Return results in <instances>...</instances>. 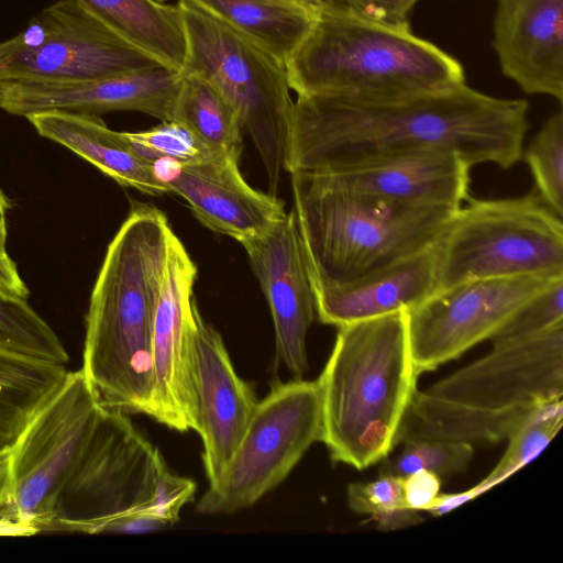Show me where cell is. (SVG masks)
I'll use <instances>...</instances> for the list:
<instances>
[{
    "mask_svg": "<svg viewBox=\"0 0 563 563\" xmlns=\"http://www.w3.org/2000/svg\"><path fill=\"white\" fill-rule=\"evenodd\" d=\"M11 208L9 198L0 188V255H8L7 238H8V211Z\"/></svg>",
    "mask_w": 563,
    "mask_h": 563,
    "instance_id": "39",
    "label": "cell"
},
{
    "mask_svg": "<svg viewBox=\"0 0 563 563\" xmlns=\"http://www.w3.org/2000/svg\"><path fill=\"white\" fill-rule=\"evenodd\" d=\"M186 125L212 150L239 159L242 121L234 106L207 79L180 74L172 120Z\"/></svg>",
    "mask_w": 563,
    "mask_h": 563,
    "instance_id": "27",
    "label": "cell"
},
{
    "mask_svg": "<svg viewBox=\"0 0 563 563\" xmlns=\"http://www.w3.org/2000/svg\"><path fill=\"white\" fill-rule=\"evenodd\" d=\"M442 481L437 474L420 470L402 477L404 500L407 507L421 511L441 493Z\"/></svg>",
    "mask_w": 563,
    "mask_h": 563,
    "instance_id": "36",
    "label": "cell"
},
{
    "mask_svg": "<svg viewBox=\"0 0 563 563\" xmlns=\"http://www.w3.org/2000/svg\"><path fill=\"white\" fill-rule=\"evenodd\" d=\"M471 168L455 152L427 150L319 173L350 190L382 200L459 208L470 198Z\"/></svg>",
    "mask_w": 563,
    "mask_h": 563,
    "instance_id": "19",
    "label": "cell"
},
{
    "mask_svg": "<svg viewBox=\"0 0 563 563\" xmlns=\"http://www.w3.org/2000/svg\"><path fill=\"white\" fill-rule=\"evenodd\" d=\"M321 9H329L368 20L401 24L419 0H319Z\"/></svg>",
    "mask_w": 563,
    "mask_h": 563,
    "instance_id": "35",
    "label": "cell"
},
{
    "mask_svg": "<svg viewBox=\"0 0 563 563\" xmlns=\"http://www.w3.org/2000/svg\"><path fill=\"white\" fill-rule=\"evenodd\" d=\"M25 118L40 135L67 147L121 186L151 196L169 192L155 163L140 156L124 132L109 129L98 115L49 110Z\"/></svg>",
    "mask_w": 563,
    "mask_h": 563,
    "instance_id": "22",
    "label": "cell"
},
{
    "mask_svg": "<svg viewBox=\"0 0 563 563\" xmlns=\"http://www.w3.org/2000/svg\"><path fill=\"white\" fill-rule=\"evenodd\" d=\"M321 394L317 380L277 382L258 401L230 461L200 497L201 515L233 514L278 486L308 449L321 441Z\"/></svg>",
    "mask_w": 563,
    "mask_h": 563,
    "instance_id": "10",
    "label": "cell"
},
{
    "mask_svg": "<svg viewBox=\"0 0 563 563\" xmlns=\"http://www.w3.org/2000/svg\"><path fill=\"white\" fill-rule=\"evenodd\" d=\"M560 279L563 276L473 279L406 310L417 373L433 371L490 339L525 303Z\"/></svg>",
    "mask_w": 563,
    "mask_h": 563,
    "instance_id": "12",
    "label": "cell"
},
{
    "mask_svg": "<svg viewBox=\"0 0 563 563\" xmlns=\"http://www.w3.org/2000/svg\"><path fill=\"white\" fill-rule=\"evenodd\" d=\"M198 393L197 433L209 482L216 479L239 445L257 407L253 387L235 372L220 333L195 312Z\"/></svg>",
    "mask_w": 563,
    "mask_h": 563,
    "instance_id": "18",
    "label": "cell"
},
{
    "mask_svg": "<svg viewBox=\"0 0 563 563\" xmlns=\"http://www.w3.org/2000/svg\"><path fill=\"white\" fill-rule=\"evenodd\" d=\"M477 493L475 488L467 489L461 493L454 494H439L437 498H434L430 505L424 509V511L429 512L434 517L442 516L454 508L463 505L477 497Z\"/></svg>",
    "mask_w": 563,
    "mask_h": 563,
    "instance_id": "38",
    "label": "cell"
},
{
    "mask_svg": "<svg viewBox=\"0 0 563 563\" xmlns=\"http://www.w3.org/2000/svg\"><path fill=\"white\" fill-rule=\"evenodd\" d=\"M173 229L135 203L108 245L85 319L81 371L102 407L151 417L153 323Z\"/></svg>",
    "mask_w": 563,
    "mask_h": 563,
    "instance_id": "2",
    "label": "cell"
},
{
    "mask_svg": "<svg viewBox=\"0 0 563 563\" xmlns=\"http://www.w3.org/2000/svg\"><path fill=\"white\" fill-rule=\"evenodd\" d=\"M167 468L159 450L126 413L102 407L46 531L99 533L106 522L144 509L174 525L158 500Z\"/></svg>",
    "mask_w": 563,
    "mask_h": 563,
    "instance_id": "9",
    "label": "cell"
},
{
    "mask_svg": "<svg viewBox=\"0 0 563 563\" xmlns=\"http://www.w3.org/2000/svg\"><path fill=\"white\" fill-rule=\"evenodd\" d=\"M529 103L466 82L386 99L302 95L294 101L286 170L328 172L427 150L457 153L471 167L521 161Z\"/></svg>",
    "mask_w": 563,
    "mask_h": 563,
    "instance_id": "1",
    "label": "cell"
},
{
    "mask_svg": "<svg viewBox=\"0 0 563 563\" xmlns=\"http://www.w3.org/2000/svg\"><path fill=\"white\" fill-rule=\"evenodd\" d=\"M433 244L395 265L352 283L314 288L316 312L324 324L341 327L400 309H411L434 294Z\"/></svg>",
    "mask_w": 563,
    "mask_h": 563,
    "instance_id": "21",
    "label": "cell"
},
{
    "mask_svg": "<svg viewBox=\"0 0 563 563\" xmlns=\"http://www.w3.org/2000/svg\"><path fill=\"white\" fill-rule=\"evenodd\" d=\"M101 409L82 371L67 372L0 463V518L47 530Z\"/></svg>",
    "mask_w": 563,
    "mask_h": 563,
    "instance_id": "8",
    "label": "cell"
},
{
    "mask_svg": "<svg viewBox=\"0 0 563 563\" xmlns=\"http://www.w3.org/2000/svg\"><path fill=\"white\" fill-rule=\"evenodd\" d=\"M494 48L525 92L563 101V0H497Z\"/></svg>",
    "mask_w": 563,
    "mask_h": 563,
    "instance_id": "20",
    "label": "cell"
},
{
    "mask_svg": "<svg viewBox=\"0 0 563 563\" xmlns=\"http://www.w3.org/2000/svg\"><path fill=\"white\" fill-rule=\"evenodd\" d=\"M433 243L434 294L481 278L563 276V221L533 188L512 198H468Z\"/></svg>",
    "mask_w": 563,
    "mask_h": 563,
    "instance_id": "7",
    "label": "cell"
},
{
    "mask_svg": "<svg viewBox=\"0 0 563 563\" xmlns=\"http://www.w3.org/2000/svg\"><path fill=\"white\" fill-rule=\"evenodd\" d=\"M402 444L395 457L385 459L380 475L405 477L426 470L442 478L464 471L474 454L473 444L467 442L415 439Z\"/></svg>",
    "mask_w": 563,
    "mask_h": 563,
    "instance_id": "33",
    "label": "cell"
},
{
    "mask_svg": "<svg viewBox=\"0 0 563 563\" xmlns=\"http://www.w3.org/2000/svg\"><path fill=\"white\" fill-rule=\"evenodd\" d=\"M156 65L74 0L53 3L0 42V82L86 80Z\"/></svg>",
    "mask_w": 563,
    "mask_h": 563,
    "instance_id": "11",
    "label": "cell"
},
{
    "mask_svg": "<svg viewBox=\"0 0 563 563\" xmlns=\"http://www.w3.org/2000/svg\"><path fill=\"white\" fill-rule=\"evenodd\" d=\"M331 355L317 379L321 441L334 462L364 470L388 457L418 389L407 311L338 328Z\"/></svg>",
    "mask_w": 563,
    "mask_h": 563,
    "instance_id": "3",
    "label": "cell"
},
{
    "mask_svg": "<svg viewBox=\"0 0 563 563\" xmlns=\"http://www.w3.org/2000/svg\"><path fill=\"white\" fill-rule=\"evenodd\" d=\"M563 321V279L525 303L489 340L493 346L515 342Z\"/></svg>",
    "mask_w": 563,
    "mask_h": 563,
    "instance_id": "34",
    "label": "cell"
},
{
    "mask_svg": "<svg viewBox=\"0 0 563 563\" xmlns=\"http://www.w3.org/2000/svg\"><path fill=\"white\" fill-rule=\"evenodd\" d=\"M289 174L313 289L352 283L430 247L457 209L382 200L319 172Z\"/></svg>",
    "mask_w": 563,
    "mask_h": 563,
    "instance_id": "4",
    "label": "cell"
},
{
    "mask_svg": "<svg viewBox=\"0 0 563 563\" xmlns=\"http://www.w3.org/2000/svg\"><path fill=\"white\" fill-rule=\"evenodd\" d=\"M5 452H7V450H4V451H0V463H1V461H2V459H3V456H4V454H5Z\"/></svg>",
    "mask_w": 563,
    "mask_h": 563,
    "instance_id": "41",
    "label": "cell"
},
{
    "mask_svg": "<svg viewBox=\"0 0 563 563\" xmlns=\"http://www.w3.org/2000/svg\"><path fill=\"white\" fill-rule=\"evenodd\" d=\"M563 423L562 399L537 406L526 422L508 439L509 445L496 467L474 488L481 495L536 459Z\"/></svg>",
    "mask_w": 563,
    "mask_h": 563,
    "instance_id": "29",
    "label": "cell"
},
{
    "mask_svg": "<svg viewBox=\"0 0 563 563\" xmlns=\"http://www.w3.org/2000/svg\"><path fill=\"white\" fill-rule=\"evenodd\" d=\"M30 290L10 255H0V296L27 300Z\"/></svg>",
    "mask_w": 563,
    "mask_h": 563,
    "instance_id": "37",
    "label": "cell"
},
{
    "mask_svg": "<svg viewBox=\"0 0 563 563\" xmlns=\"http://www.w3.org/2000/svg\"><path fill=\"white\" fill-rule=\"evenodd\" d=\"M0 346L57 364L69 361L62 340L27 300L0 296Z\"/></svg>",
    "mask_w": 563,
    "mask_h": 563,
    "instance_id": "28",
    "label": "cell"
},
{
    "mask_svg": "<svg viewBox=\"0 0 563 563\" xmlns=\"http://www.w3.org/2000/svg\"><path fill=\"white\" fill-rule=\"evenodd\" d=\"M117 36L179 71L186 36L179 7L157 0H74Z\"/></svg>",
    "mask_w": 563,
    "mask_h": 563,
    "instance_id": "24",
    "label": "cell"
},
{
    "mask_svg": "<svg viewBox=\"0 0 563 563\" xmlns=\"http://www.w3.org/2000/svg\"><path fill=\"white\" fill-rule=\"evenodd\" d=\"M67 372L66 365L0 346V451L15 441Z\"/></svg>",
    "mask_w": 563,
    "mask_h": 563,
    "instance_id": "26",
    "label": "cell"
},
{
    "mask_svg": "<svg viewBox=\"0 0 563 563\" xmlns=\"http://www.w3.org/2000/svg\"><path fill=\"white\" fill-rule=\"evenodd\" d=\"M159 2H166L167 0H157ZM297 2H300L307 7H310L316 10H321V3L319 0H295Z\"/></svg>",
    "mask_w": 563,
    "mask_h": 563,
    "instance_id": "40",
    "label": "cell"
},
{
    "mask_svg": "<svg viewBox=\"0 0 563 563\" xmlns=\"http://www.w3.org/2000/svg\"><path fill=\"white\" fill-rule=\"evenodd\" d=\"M483 409L538 406L563 396V321L490 353L426 390Z\"/></svg>",
    "mask_w": 563,
    "mask_h": 563,
    "instance_id": "14",
    "label": "cell"
},
{
    "mask_svg": "<svg viewBox=\"0 0 563 563\" xmlns=\"http://www.w3.org/2000/svg\"><path fill=\"white\" fill-rule=\"evenodd\" d=\"M286 65L320 10L295 0H195Z\"/></svg>",
    "mask_w": 563,
    "mask_h": 563,
    "instance_id": "25",
    "label": "cell"
},
{
    "mask_svg": "<svg viewBox=\"0 0 563 563\" xmlns=\"http://www.w3.org/2000/svg\"><path fill=\"white\" fill-rule=\"evenodd\" d=\"M163 162L169 172L158 175L169 192L180 196L202 225L241 244L261 235L287 213L277 196L247 184L236 158L222 156L186 165Z\"/></svg>",
    "mask_w": 563,
    "mask_h": 563,
    "instance_id": "17",
    "label": "cell"
},
{
    "mask_svg": "<svg viewBox=\"0 0 563 563\" xmlns=\"http://www.w3.org/2000/svg\"><path fill=\"white\" fill-rule=\"evenodd\" d=\"M242 245L271 310L276 363L295 379L302 378L308 371L307 333L317 312L294 211Z\"/></svg>",
    "mask_w": 563,
    "mask_h": 563,
    "instance_id": "15",
    "label": "cell"
},
{
    "mask_svg": "<svg viewBox=\"0 0 563 563\" xmlns=\"http://www.w3.org/2000/svg\"><path fill=\"white\" fill-rule=\"evenodd\" d=\"M297 96L386 99L465 82L457 59L394 24L321 9L286 63Z\"/></svg>",
    "mask_w": 563,
    "mask_h": 563,
    "instance_id": "5",
    "label": "cell"
},
{
    "mask_svg": "<svg viewBox=\"0 0 563 563\" xmlns=\"http://www.w3.org/2000/svg\"><path fill=\"white\" fill-rule=\"evenodd\" d=\"M347 504L354 512L371 516L380 531L399 530L422 522L419 511L406 506L402 477L399 476L379 475L371 482L351 483Z\"/></svg>",
    "mask_w": 563,
    "mask_h": 563,
    "instance_id": "31",
    "label": "cell"
},
{
    "mask_svg": "<svg viewBox=\"0 0 563 563\" xmlns=\"http://www.w3.org/2000/svg\"><path fill=\"white\" fill-rule=\"evenodd\" d=\"M179 82L180 73L162 65L76 81H2L0 108L21 117L49 110L137 111L170 121Z\"/></svg>",
    "mask_w": 563,
    "mask_h": 563,
    "instance_id": "16",
    "label": "cell"
},
{
    "mask_svg": "<svg viewBox=\"0 0 563 563\" xmlns=\"http://www.w3.org/2000/svg\"><path fill=\"white\" fill-rule=\"evenodd\" d=\"M198 269L172 232L153 323L154 395L151 417L186 432L198 428L194 286Z\"/></svg>",
    "mask_w": 563,
    "mask_h": 563,
    "instance_id": "13",
    "label": "cell"
},
{
    "mask_svg": "<svg viewBox=\"0 0 563 563\" xmlns=\"http://www.w3.org/2000/svg\"><path fill=\"white\" fill-rule=\"evenodd\" d=\"M538 195L563 217V112L550 115L522 151Z\"/></svg>",
    "mask_w": 563,
    "mask_h": 563,
    "instance_id": "30",
    "label": "cell"
},
{
    "mask_svg": "<svg viewBox=\"0 0 563 563\" xmlns=\"http://www.w3.org/2000/svg\"><path fill=\"white\" fill-rule=\"evenodd\" d=\"M186 56L180 74L211 82L238 110L262 158L268 192L286 170L294 101L286 65L195 0H177Z\"/></svg>",
    "mask_w": 563,
    "mask_h": 563,
    "instance_id": "6",
    "label": "cell"
},
{
    "mask_svg": "<svg viewBox=\"0 0 563 563\" xmlns=\"http://www.w3.org/2000/svg\"><path fill=\"white\" fill-rule=\"evenodd\" d=\"M536 407L483 409L435 398L417 389L400 422L395 446L415 439L500 442L508 440Z\"/></svg>",
    "mask_w": 563,
    "mask_h": 563,
    "instance_id": "23",
    "label": "cell"
},
{
    "mask_svg": "<svg viewBox=\"0 0 563 563\" xmlns=\"http://www.w3.org/2000/svg\"><path fill=\"white\" fill-rule=\"evenodd\" d=\"M124 135L140 156L153 163L169 161L186 165L227 156L212 150L177 121H162L148 130L124 132Z\"/></svg>",
    "mask_w": 563,
    "mask_h": 563,
    "instance_id": "32",
    "label": "cell"
}]
</instances>
